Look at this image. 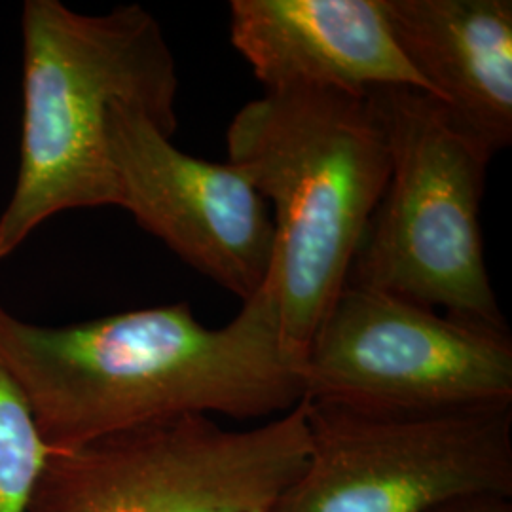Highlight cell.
<instances>
[{
	"label": "cell",
	"mask_w": 512,
	"mask_h": 512,
	"mask_svg": "<svg viewBox=\"0 0 512 512\" xmlns=\"http://www.w3.org/2000/svg\"><path fill=\"white\" fill-rule=\"evenodd\" d=\"M306 399L253 429L179 416L50 452L27 512H270L304 469Z\"/></svg>",
	"instance_id": "cell-5"
},
{
	"label": "cell",
	"mask_w": 512,
	"mask_h": 512,
	"mask_svg": "<svg viewBox=\"0 0 512 512\" xmlns=\"http://www.w3.org/2000/svg\"><path fill=\"white\" fill-rule=\"evenodd\" d=\"M302 473L270 512H427L512 497V404L384 414L310 401Z\"/></svg>",
	"instance_id": "cell-6"
},
{
	"label": "cell",
	"mask_w": 512,
	"mask_h": 512,
	"mask_svg": "<svg viewBox=\"0 0 512 512\" xmlns=\"http://www.w3.org/2000/svg\"><path fill=\"white\" fill-rule=\"evenodd\" d=\"M306 399L425 414L512 404V340L416 302L346 285L302 361Z\"/></svg>",
	"instance_id": "cell-7"
},
{
	"label": "cell",
	"mask_w": 512,
	"mask_h": 512,
	"mask_svg": "<svg viewBox=\"0 0 512 512\" xmlns=\"http://www.w3.org/2000/svg\"><path fill=\"white\" fill-rule=\"evenodd\" d=\"M230 40L266 92L431 90L403 54L385 0H232Z\"/></svg>",
	"instance_id": "cell-9"
},
{
	"label": "cell",
	"mask_w": 512,
	"mask_h": 512,
	"mask_svg": "<svg viewBox=\"0 0 512 512\" xmlns=\"http://www.w3.org/2000/svg\"><path fill=\"white\" fill-rule=\"evenodd\" d=\"M48 454L31 406L0 363V512H27Z\"/></svg>",
	"instance_id": "cell-11"
},
{
	"label": "cell",
	"mask_w": 512,
	"mask_h": 512,
	"mask_svg": "<svg viewBox=\"0 0 512 512\" xmlns=\"http://www.w3.org/2000/svg\"><path fill=\"white\" fill-rule=\"evenodd\" d=\"M427 512H512V497L499 494L463 495Z\"/></svg>",
	"instance_id": "cell-12"
},
{
	"label": "cell",
	"mask_w": 512,
	"mask_h": 512,
	"mask_svg": "<svg viewBox=\"0 0 512 512\" xmlns=\"http://www.w3.org/2000/svg\"><path fill=\"white\" fill-rule=\"evenodd\" d=\"M372 95L384 120L391 173L346 285L509 330L480 228L494 156L459 131L442 103L427 93L384 88Z\"/></svg>",
	"instance_id": "cell-4"
},
{
	"label": "cell",
	"mask_w": 512,
	"mask_h": 512,
	"mask_svg": "<svg viewBox=\"0 0 512 512\" xmlns=\"http://www.w3.org/2000/svg\"><path fill=\"white\" fill-rule=\"evenodd\" d=\"M21 38V147L0 213V260L61 213L118 207L109 152L116 103L143 110L171 137L179 126L175 57L143 6L90 16L61 0H25Z\"/></svg>",
	"instance_id": "cell-2"
},
{
	"label": "cell",
	"mask_w": 512,
	"mask_h": 512,
	"mask_svg": "<svg viewBox=\"0 0 512 512\" xmlns=\"http://www.w3.org/2000/svg\"><path fill=\"white\" fill-rule=\"evenodd\" d=\"M109 152L120 209L241 302L260 293L274 266V219L239 167L186 154L126 103L110 110Z\"/></svg>",
	"instance_id": "cell-8"
},
{
	"label": "cell",
	"mask_w": 512,
	"mask_h": 512,
	"mask_svg": "<svg viewBox=\"0 0 512 512\" xmlns=\"http://www.w3.org/2000/svg\"><path fill=\"white\" fill-rule=\"evenodd\" d=\"M403 54L452 122L495 156L512 143L511 0H385Z\"/></svg>",
	"instance_id": "cell-10"
},
{
	"label": "cell",
	"mask_w": 512,
	"mask_h": 512,
	"mask_svg": "<svg viewBox=\"0 0 512 512\" xmlns=\"http://www.w3.org/2000/svg\"><path fill=\"white\" fill-rule=\"evenodd\" d=\"M0 363L50 452L179 416L274 420L306 399L272 275L219 329L188 302L42 327L0 304Z\"/></svg>",
	"instance_id": "cell-1"
},
{
	"label": "cell",
	"mask_w": 512,
	"mask_h": 512,
	"mask_svg": "<svg viewBox=\"0 0 512 512\" xmlns=\"http://www.w3.org/2000/svg\"><path fill=\"white\" fill-rule=\"evenodd\" d=\"M226 147L228 162L274 205L279 323L304 361L389 181L382 114L372 92H264L232 118Z\"/></svg>",
	"instance_id": "cell-3"
}]
</instances>
